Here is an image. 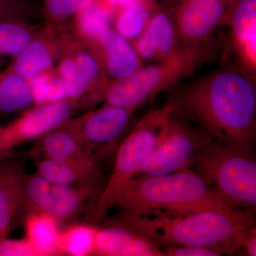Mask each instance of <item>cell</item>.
<instances>
[{"instance_id": "603a6c76", "label": "cell", "mask_w": 256, "mask_h": 256, "mask_svg": "<svg viewBox=\"0 0 256 256\" xmlns=\"http://www.w3.org/2000/svg\"><path fill=\"white\" fill-rule=\"evenodd\" d=\"M34 106L28 82L8 70L0 72V114H14Z\"/></svg>"}, {"instance_id": "44dd1931", "label": "cell", "mask_w": 256, "mask_h": 256, "mask_svg": "<svg viewBox=\"0 0 256 256\" xmlns=\"http://www.w3.org/2000/svg\"><path fill=\"white\" fill-rule=\"evenodd\" d=\"M116 16L102 0H94L74 16V34L84 46H88L112 28Z\"/></svg>"}, {"instance_id": "52a82bcc", "label": "cell", "mask_w": 256, "mask_h": 256, "mask_svg": "<svg viewBox=\"0 0 256 256\" xmlns=\"http://www.w3.org/2000/svg\"><path fill=\"white\" fill-rule=\"evenodd\" d=\"M213 140L200 128L170 112L164 138L146 160L137 178L172 174L188 169Z\"/></svg>"}, {"instance_id": "d6986e66", "label": "cell", "mask_w": 256, "mask_h": 256, "mask_svg": "<svg viewBox=\"0 0 256 256\" xmlns=\"http://www.w3.org/2000/svg\"><path fill=\"white\" fill-rule=\"evenodd\" d=\"M225 24L230 26L234 44L249 70L256 66V0H233Z\"/></svg>"}, {"instance_id": "7c38bea8", "label": "cell", "mask_w": 256, "mask_h": 256, "mask_svg": "<svg viewBox=\"0 0 256 256\" xmlns=\"http://www.w3.org/2000/svg\"><path fill=\"white\" fill-rule=\"evenodd\" d=\"M78 40L70 34H58L55 24L38 30L36 36L24 50L13 58L8 70L28 80L35 76L54 68Z\"/></svg>"}, {"instance_id": "1f68e13d", "label": "cell", "mask_w": 256, "mask_h": 256, "mask_svg": "<svg viewBox=\"0 0 256 256\" xmlns=\"http://www.w3.org/2000/svg\"><path fill=\"white\" fill-rule=\"evenodd\" d=\"M26 0H0V20L13 16H25L28 12Z\"/></svg>"}, {"instance_id": "e575fe53", "label": "cell", "mask_w": 256, "mask_h": 256, "mask_svg": "<svg viewBox=\"0 0 256 256\" xmlns=\"http://www.w3.org/2000/svg\"><path fill=\"white\" fill-rule=\"evenodd\" d=\"M1 128H2V127H1V126H0V133H1Z\"/></svg>"}, {"instance_id": "d6a6232c", "label": "cell", "mask_w": 256, "mask_h": 256, "mask_svg": "<svg viewBox=\"0 0 256 256\" xmlns=\"http://www.w3.org/2000/svg\"><path fill=\"white\" fill-rule=\"evenodd\" d=\"M116 14L128 6L134 4L138 0H102Z\"/></svg>"}, {"instance_id": "4316f807", "label": "cell", "mask_w": 256, "mask_h": 256, "mask_svg": "<svg viewBox=\"0 0 256 256\" xmlns=\"http://www.w3.org/2000/svg\"><path fill=\"white\" fill-rule=\"evenodd\" d=\"M94 0H44L43 14L47 23L60 24L74 18L86 5Z\"/></svg>"}, {"instance_id": "f546056e", "label": "cell", "mask_w": 256, "mask_h": 256, "mask_svg": "<svg viewBox=\"0 0 256 256\" xmlns=\"http://www.w3.org/2000/svg\"><path fill=\"white\" fill-rule=\"evenodd\" d=\"M0 256H36L24 238L21 240L0 238Z\"/></svg>"}, {"instance_id": "9c48e42d", "label": "cell", "mask_w": 256, "mask_h": 256, "mask_svg": "<svg viewBox=\"0 0 256 256\" xmlns=\"http://www.w3.org/2000/svg\"><path fill=\"white\" fill-rule=\"evenodd\" d=\"M136 109L106 104L96 110L86 111L62 126L70 131L100 164L118 149L119 140Z\"/></svg>"}, {"instance_id": "484cf974", "label": "cell", "mask_w": 256, "mask_h": 256, "mask_svg": "<svg viewBox=\"0 0 256 256\" xmlns=\"http://www.w3.org/2000/svg\"><path fill=\"white\" fill-rule=\"evenodd\" d=\"M97 230V227L85 222L70 224L62 230L60 239L62 256H94Z\"/></svg>"}, {"instance_id": "4fadbf2b", "label": "cell", "mask_w": 256, "mask_h": 256, "mask_svg": "<svg viewBox=\"0 0 256 256\" xmlns=\"http://www.w3.org/2000/svg\"><path fill=\"white\" fill-rule=\"evenodd\" d=\"M233 0H182L175 15L180 40L196 48L220 24H225Z\"/></svg>"}, {"instance_id": "8fae6325", "label": "cell", "mask_w": 256, "mask_h": 256, "mask_svg": "<svg viewBox=\"0 0 256 256\" xmlns=\"http://www.w3.org/2000/svg\"><path fill=\"white\" fill-rule=\"evenodd\" d=\"M75 106L68 100L34 106L5 127L0 133V158L12 153L23 143L35 141L72 118Z\"/></svg>"}, {"instance_id": "9a60e30c", "label": "cell", "mask_w": 256, "mask_h": 256, "mask_svg": "<svg viewBox=\"0 0 256 256\" xmlns=\"http://www.w3.org/2000/svg\"><path fill=\"white\" fill-rule=\"evenodd\" d=\"M180 40L174 18L158 10L144 32L132 44L141 60L160 63L172 60L186 48H178Z\"/></svg>"}, {"instance_id": "3957f363", "label": "cell", "mask_w": 256, "mask_h": 256, "mask_svg": "<svg viewBox=\"0 0 256 256\" xmlns=\"http://www.w3.org/2000/svg\"><path fill=\"white\" fill-rule=\"evenodd\" d=\"M117 206L122 212L133 214L188 213L235 208L190 168L172 174L134 178L120 198Z\"/></svg>"}, {"instance_id": "7a4b0ae2", "label": "cell", "mask_w": 256, "mask_h": 256, "mask_svg": "<svg viewBox=\"0 0 256 256\" xmlns=\"http://www.w3.org/2000/svg\"><path fill=\"white\" fill-rule=\"evenodd\" d=\"M252 212L248 208L188 213L122 212L110 223L127 227L165 248H218L233 256L244 252V242L256 230Z\"/></svg>"}, {"instance_id": "2e32d148", "label": "cell", "mask_w": 256, "mask_h": 256, "mask_svg": "<svg viewBox=\"0 0 256 256\" xmlns=\"http://www.w3.org/2000/svg\"><path fill=\"white\" fill-rule=\"evenodd\" d=\"M35 162L36 174L50 182L76 190H90L100 195L105 186V178L97 162H70L50 158Z\"/></svg>"}, {"instance_id": "cb8c5ba5", "label": "cell", "mask_w": 256, "mask_h": 256, "mask_svg": "<svg viewBox=\"0 0 256 256\" xmlns=\"http://www.w3.org/2000/svg\"><path fill=\"white\" fill-rule=\"evenodd\" d=\"M158 10L154 0H138L116 14L114 30L130 42L134 41L146 30Z\"/></svg>"}, {"instance_id": "ffe728a7", "label": "cell", "mask_w": 256, "mask_h": 256, "mask_svg": "<svg viewBox=\"0 0 256 256\" xmlns=\"http://www.w3.org/2000/svg\"><path fill=\"white\" fill-rule=\"evenodd\" d=\"M30 156L34 160L50 158L70 162H98L77 138L62 126L35 140Z\"/></svg>"}, {"instance_id": "ba28073f", "label": "cell", "mask_w": 256, "mask_h": 256, "mask_svg": "<svg viewBox=\"0 0 256 256\" xmlns=\"http://www.w3.org/2000/svg\"><path fill=\"white\" fill-rule=\"evenodd\" d=\"M99 194L56 184L35 173L26 174L24 185L21 210L26 214L50 216L62 224H72L88 210H92ZM87 213V214H88Z\"/></svg>"}, {"instance_id": "836d02e7", "label": "cell", "mask_w": 256, "mask_h": 256, "mask_svg": "<svg viewBox=\"0 0 256 256\" xmlns=\"http://www.w3.org/2000/svg\"><path fill=\"white\" fill-rule=\"evenodd\" d=\"M244 254L248 256H256V232L249 234L244 244Z\"/></svg>"}, {"instance_id": "5bb4252c", "label": "cell", "mask_w": 256, "mask_h": 256, "mask_svg": "<svg viewBox=\"0 0 256 256\" xmlns=\"http://www.w3.org/2000/svg\"><path fill=\"white\" fill-rule=\"evenodd\" d=\"M111 80L124 78L142 68V60L132 44L114 28L86 46Z\"/></svg>"}, {"instance_id": "ac0fdd59", "label": "cell", "mask_w": 256, "mask_h": 256, "mask_svg": "<svg viewBox=\"0 0 256 256\" xmlns=\"http://www.w3.org/2000/svg\"><path fill=\"white\" fill-rule=\"evenodd\" d=\"M102 256H164L156 242L134 230L109 223L98 228L95 254Z\"/></svg>"}, {"instance_id": "f1b7e54d", "label": "cell", "mask_w": 256, "mask_h": 256, "mask_svg": "<svg viewBox=\"0 0 256 256\" xmlns=\"http://www.w3.org/2000/svg\"><path fill=\"white\" fill-rule=\"evenodd\" d=\"M169 256H220L228 255L225 250L214 247H166L164 250Z\"/></svg>"}, {"instance_id": "6da1fadb", "label": "cell", "mask_w": 256, "mask_h": 256, "mask_svg": "<svg viewBox=\"0 0 256 256\" xmlns=\"http://www.w3.org/2000/svg\"><path fill=\"white\" fill-rule=\"evenodd\" d=\"M166 106L217 142L254 158L256 88L248 72L218 69L184 88Z\"/></svg>"}, {"instance_id": "d4e9b609", "label": "cell", "mask_w": 256, "mask_h": 256, "mask_svg": "<svg viewBox=\"0 0 256 256\" xmlns=\"http://www.w3.org/2000/svg\"><path fill=\"white\" fill-rule=\"evenodd\" d=\"M37 32L24 16L0 20V56L16 57L31 43Z\"/></svg>"}, {"instance_id": "30bf717a", "label": "cell", "mask_w": 256, "mask_h": 256, "mask_svg": "<svg viewBox=\"0 0 256 256\" xmlns=\"http://www.w3.org/2000/svg\"><path fill=\"white\" fill-rule=\"evenodd\" d=\"M76 46L58 60L56 69L65 84L68 100L76 108L90 110L105 100L111 80L85 46Z\"/></svg>"}, {"instance_id": "7402d4cb", "label": "cell", "mask_w": 256, "mask_h": 256, "mask_svg": "<svg viewBox=\"0 0 256 256\" xmlns=\"http://www.w3.org/2000/svg\"><path fill=\"white\" fill-rule=\"evenodd\" d=\"M60 225L50 216L28 214L25 220V240L36 256H62L60 250Z\"/></svg>"}, {"instance_id": "277c9868", "label": "cell", "mask_w": 256, "mask_h": 256, "mask_svg": "<svg viewBox=\"0 0 256 256\" xmlns=\"http://www.w3.org/2000/svg\"><path fill=\"white\" fill-rule=\"evenodd\" d=\"M170 119V109L165 106L146 114L136 124L120 144L114 171L94 207L87 214L85 223H100L108 212L117 206L128 185L137 178L146 160L164 138Z\"/></svg>"}, {"instance_id": "83f0119b", "label": "cell", "mask_w": 256, "mask_h": 256, "mask_svg": "<svg viewBox=\"0 0 256 256\" xmlns=\"http://www.w3.org/2000/svg\"><path fill=\"white\" fill-rule=\"evenodd\" d=\"M53 68V69H54ZM35 76L28 80V87L33 98L34 106L46 104V92L52 70Z\"/></svg>"}, {"instance_id": "d590c367", "label": "cell", "mask_w": 256, "mask_h": 256, "mask_svg": "<svg viewBox=\"0 0 256 256\" xmlns=\"http://www.w3.org/2000/svg\"><path fill=\"white\" fill-rule=\"evenodd\" d=\"M0 63H1V56H0Z\"/></svg>"}, {"instance_id": "e0dca14e", "label": "cell", "mask_w": 256, "mask_h": 256, "mask_svg": "<svg viewBox=\"0 0 256 256\" xmlns=\"http://www.w3.org/2000/svg\"><path fill=\"white\" fill-rule=\"evenodd\" d=\"M26 176L23 162L13 153L0 158V238L8 236L21 210Z\"/></svg>"}, {"instance_id": "8992f818", "label": "cell", "mask_w": 256, "mask_h": 256, "mask_svg": "<svg viewBox=\"0 0 256 256\" xmlns=\"http://www.w3.org/2000/svg\"><path fill=\"white\" fill-rule=\"evenodd\" d=\"M196 60V48L186 47L172 60L142 66L130 76L112 80L106 92V104L136 110L190 75Z\"/></svg>"}, {"instance_id": "5b68a950", "label": "cell", "mask_w": 256, "mask_h": 256, "mask_svg": "<svg viewBox=\"0 0 256 256\" xmlns=\"http://www.w3.org/2000/svg\"><path fill=\"white\" fill-rule=\"evenodd\" d=\"M191 170L214 186L235 208L256 207V163L213 140L204 148Z\"/></svg>"}, {"instance_id": "4dcf8cb0", "label": "cell", "mask_w": 256, "mask_h": 256, "mask_svg": "<svg viewBox=\"0 0 256 256\" xmlns=\"http://www.w3.org/2000/svg\"><path fill=\"white\" fill-rule=\"evenodd\" d=\"M64 100H68L65 84L56 69L54 68L47 88L46 104Z\"/></svg>"}]
</instances>
